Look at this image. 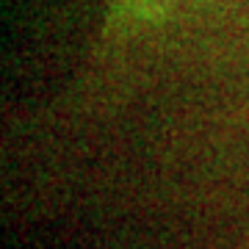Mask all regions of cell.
<instances>
[{"mask_svg":"<svg viewBox=\"0 0 249 249\" xmlns=\"http://www.w3.org/2000/svg\"><path fill=\"white\" fill-rule=\"evenodd\" d=\"M130 9H158V6H163L166 0H124Z\"/></svg>","mask_w":249,"mask_h":249,"instance_id":"1","label":"cell"}]
</instances>
